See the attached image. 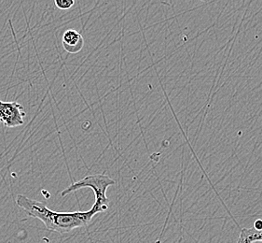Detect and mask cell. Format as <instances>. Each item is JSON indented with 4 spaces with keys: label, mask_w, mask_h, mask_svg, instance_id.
Masks as SVG:
<instances>
[{
    "label": "cell",
    "mask_w": 262,
    "mask_h": 243,
    "mask_svg": "<svg viewBox=\"0 0 262 243\" xmlns=\"http://www.w3.org/2000/svg\"><path fill=\"white\" fill-rule=\"evenodd\" d=\"M54 4L59 10L67 11L75 5V1L74 0H55Z\"/></svg>",
    "instance_id": "cell-6"
},
{
    "label": "cell",
    "mask_w": 262,
    "mask_h": 243,
    "mask_svg": "<svg viewBox=\"0 0 262 243\" xmlns=\"http://www.w3.org/2000/svg\"><path fill=\"white\" fill-rule=\"evenodd\" d=\"M26 115L24 107L18 102L0 100V121L6 127L11 128L23 126L25 123L24 117Z\"/></svg>",
    "instance_id": "cell-3"
},
{
    "label": "cell",
    "mask_w": 262,
    "mask_h": 243,
    "mask_svg": "<svg viewBox=\"0 0 262 243\" xmlns=\"http://www.w3.org/2000/svg\"><path fill=\"white\" fill-rule=\"evenodd\" d=\"M16 203L27 215L40 220L47 229L59 233H69L76 228L85 227L97 213L104 212L103 209L95 204L87 212H54L40 201L24 195H18Z\"/></svg>",
    "instance_id": "cell-1"
},
{
    "label": "cell",
    "mask_w": 262,
    "mask_h": 243,
    "mask_svg": "<svg viewBox=\"0 0 262 243\" xmlns=\"http://www.w3.org/2000/svg\"><path fill=\"white\" fill-rule=\"evenodd\" d=\"M237 243H262V230L255 228H243Z\"/></svg>",
    "instance_id": "cell-5"
},
{
    "label": "cell",
    "mask_w": 262,
    "mask_h": 243,
    "mask_svg": "<svg viewBox=\"0 0 262 243\" xmlns=\"http://www.w3.org/2000/svg\"><path fill=\"white\" fill-rule=\"evenodd\" d=\"M253 228L256 230H262V220L261 219H257L254 224H253Z\"/></svg>",
    "instance_id": "cell-7"
},
{
    "label": "cell",
    "mask_w": 262,
    "mask_h": 243,
    "mask_svg": "<svg viewBox=\"0 0 262 243\" xmlns=\"http://www.w3.org/2000/svg\"><path fill=\"white\" fill-rule=\"evenodd\" d=\"M116 184L115 180L110 176L105 174L89 175L81 180L75 181L69 185L64 190L62 191L61 196H66L71 194L72 192L82 189L91 188L95 192V205L103 208L104 211H107L110 207V199L106 196V191L108 187Z\"/></svg>",
    "instance_id": "cell-2"
},
{
    "label": "cell",
    "mask_w": 262,
    "mask_h": 243,
    "mask_svg": "<svg viewBox=\"0 0 262 243\" xmlns=\"http://www.w3.org/2000/svg\"><path fill=\"white\" fill-rule=\"evenodd\" d=\"M62 44L68 53H78L83 49L84 38L77 30L68 29L63 33Z\"/></svg>",
    "instance_id": "cell-4"
}]
</instances>
